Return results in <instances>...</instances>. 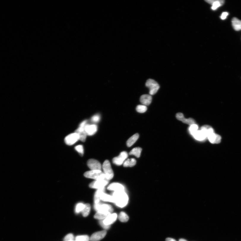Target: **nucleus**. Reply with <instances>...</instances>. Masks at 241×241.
<instances>
[{
    "instance_id": "obj_22",
    "label": "nucleus",
    "mask_w": 241,
    "mask_h": 241,
    "mask_svg": "<svg viewBox=\"0 0 241 241\" xmlns=\"http://www.w3.org/2000/svg\"><path fill=\"white\" fill-rule=\"evenodd\" d=\"M139 137V135L138 133H136L130 138L127 142V145L128 147H130L132 146L137 140Z\"/></svg>"
},
{
    "instance_id": "obj_34",
    "label": "nucleus",
    "mask_w": 241,
    "mask_h": 241,
    "mask_svg": "<svg viewBox=\"0 0 241 241\" xmlns=\"http://www.w3.org/2000/svg\"><path fill=\"white\" fill-rule=\"evenodd\" d=\"M101 119L100 115H94L91 118V121L93 123H98L99 121Z\"/></svg>"
},
{
    "instance_id": "obj_24",
    "label": "nucleus",
    "mask_w": 241,
    "mask_h": 241,
    "mask_svg": "<svg viewBox=\"0 0 241 241\" xmlns=\"http://www.w3.org/2000/svg\"><path fill=\"white\" fill-rule=\"evenodd\" d=\"M104 188L102 189H98L96 191L94 196V202L95 204H97L100 203V196L101 194L104 192Z\"/></svg>"
},
{
    "instance_id": "obj_23",
    "label": "nucleus",
    "mask_w": 241,
    "mask_h": 241,
    "mask_svg": "<svg viewBox=\"0 0 241 241\" xmlns=\"http://www.w3.org/2000/svg\"><path fill=\"white\" fill-rule=\"evenodd\" d=\"M100 200L105 202L114 203V199L112 196H111L105 193H102L100 196Z\"/></svg>"
},
{
    "instance_id": "obj_33",
    "label": "nucleus",
    "mask_w": 241,
    "mask_h": 241,
    "mask_svg": "<svg viewBox=\"0 0 241 241\" xmlns=\"http://www.w3.org/2000/svg\"><path fill=\"white\" fill-rule=\"evenodd\" d=\"M75 149L81 156H83L84 153V149L82 145H80L75 147Z\"/></svg>"
},
{
    "instance_id": "obj_1",
    "label": "nucleus",
    "mask_w": 241,
    "mask_h": 241,
    "mask_svg": "<svg viewBox=\"0 0 241 241\" xmlns=\"http://www.w3.org/2000/svg\"><path fill=\"white\" fill-rule=\"evenodd\" d=\"M114 203L120 207L122 208L127 205L129 198L124 191L114 192L112 194Z\"/></svg>"
},
{
    "instance_id": "obj_20",
    "label": "nucleus",
    "mask_w": 241,
    "mask_h": 241,
    "mask_svg": "<svg viewBox=\"0 0 241 241\" xmlns=\"http://www.w3.org/2000/svg\"><path fill=\"white\" fill-rule=\"evenodd\" d=\"M232 24L233 28L236 31L241 30V20L237 18H234L232 20Z\"/></svg>"
},
{
    "instance_id": "obj_9",
    "label": "nucleus",
    "mask_w": 241,
    "mask_h": 241,
    "mask_svg": "<svg viewBox=\"0 0 241 241\" xmlns=\"http://www.w3.org/2000/svg\"><path fill=\"white\" fill-rule=\"evenodd\" d=\"M87 165L91 170H101L102 165L101 163L96 159H89L88 161Z\"/></svg>"
},
{
    "instance_id": "obj_26",
    "label": "nucleus",
    "mask_w": 241,
    "mask_h": 241,
    "mask_svg": "<svg viewBox=\"0 0 241 241\" xmlns=\"http://www.w3.org/2000/svg\"><path fill=\"white\" fill-rule=\"evenodd\" d=\"M142 150V148H135L133 149L130 151L129 154L130 155L134 156L137 158H139L140 156Z\"/></svg>"
},
{
    "instance_id": "obj_39",
    "label": "nucleus",
    "mask_w": 241,
    "mask_h": 241,
    "mask_svg": "<svg viewBox=\"0 0 241 241\" xmlns=\"http://www.w3.org/2000/svg\"><path fill=\"white\" fill-rule=\"evenodd\" d=\"M179 241H187L184 239H180L179 240Z\"/></svg>"
},
{
    "instance_id": "obj_2",
    "label": "nucleus",
    "mask_w": 241,
    "mask_h": 241,
    "mask_svg": "<svg viewBox=\"0 0 241 241\" xmlns=\"http://www.w3.org/2000/svg\"><path fill=\"white\" fill-rule=\"evenodd\" d=\"M84 176L86 177L95 180L106 179L104 172H102L101 170H91L85 172Z\"/></svg>"
},
{
    "instance_id": "obj_13",
    "label": "nucleus",
    "mask_w": 241,
    "mask_h": 241,
    "mask_svg": "<svg viewBox=\"0 0 241 241\" xmlns=\"http://www.w3.org/2000/svg\"><path fill=\"white\" fill-rule=\"evenodd\" d=\"M109 190L113 191L114 192L124 191L125 188L123 185L118 183H113L110 184L107 188Z\"/></svg>"
},
{
    "instance_id": "obj_31",
    "label": "nucleus",
    "mask_w": 241,
    "mask_h": 241,
    "mask_svg": "<svg viewBox=\"0 0 241 241\" xmlns=\"http://www.w3.org/2000/svg\"><path fill=\"white\" fill-rule=\"evenodd\" d=\"M198 125L196 124L190 125L189 128V131L191 134L192 135L196 131L198 130Z\"/></svg>"
},
{
    "instance_id": "obj_37",
    "label": "nucleus",
    "mask_w": 241,
    "mask_h": 241,
    "mask_svg": "<svg viewBox=\"0 0 241 241\" xmlns=\"http://www.w3.org/2000/svg\"><path fill=\"white\" fill-rule=\"evenodd\" d=\"M229 15V13L227 12H224L223 13L221 17V19L223 20L226 19L227 15Z\"/></svg>"
},
{
    "instance_id": "obj_12",
    "label": "nucleus",
    "mask_w": 241,
    "mask_h": 241,
    "mask_svg": "<svg viewBox=\"0 0 241 241\" xmlns=\"http://www.w3.org/2000/svg\"><path fill=\"white\" fill-rule=\"evenodd\" d=\"M97 129V126L95 124H87L85 127V131L86 134L89 136H92L95 134Z\"/></svg>"
},
{
    "instance_id": "obj_10",
    "label": "nucleus",
    "mask_w": 241,
    "mask_h": 241,
    "mask_svg": "<svg viewBox=\"0 0 241 241\" xmlns=\"http://www.w3.org/2000/svg\"><path fill=\"white\" fill-rule=\"evenodd\" d=\"M177 119L182 121L185 124H187L189 125H191L196 124V122L194 120L189 118L188 119H186L184 117V115L181 112H178L176 115Z\"/></svg>"
},
{
    "instance_id": "obj_3",
    "label": "nucleus",
    "mask_w": 241,
    "mask_h": 241,
    "mask_svg": "<svg viewBox=\"0 0 241 241\" xmlns=\"http://www.w3.org/2000/svg\"><path fill=\"white\" fill-rule=\"evenodd\" d=\"M102 168L106 179L108 180H111L114 177V174L109 161L106 160L104 162Z\"/></svg>"
},
{
    "instance_id": "obj_40",
    "label": "nucleus",
    "mask_w": 241,
    "mask_h": 241,
    "mask_svg": "<svg viewBox=\"0 0 241 241\" xmlns=\"http://www.w3.org/2000/svg\"><path fill=\"white\" fill-rule=\"evenodd\" d=\"M74 241L72 240V241Z\"/></svg>"
},
{
    "instance_id": "obj_6",
    "label": "nucleus",
    "mask_w": 241,
    "mask_h": 241,
    "mask_svg": "<svg viewBox=\"0 0 241 241\" xmlns=\"http://www.w3.org/2000/svg\"><path fill=\"white\" fill-rule=\"evenodd\" d=\"M80 140V136L76 132L71 134L65 138V142L67 145H72Z\"/></svg>"
},
{
    "instance_id": "obj_27",
    "label": "nucleus",
    "mask_w": 241,
    "mask_h": 241,
    "mask_svg": "<svg viewBox=\"0 0 241 241\" xmlns=\"http://www.w3.org/2000/svg\"><path fill=\"white\" fill-rule=\"evenodd\" d=\"M118 218L120 221L123 222H125L128 221L129 220V217L127 214L124 212H121L119 215Z\"/></svg>"
},
{
    "instance_id": "obj_35",
    "label": "nucleus",
    "mask_w": 241,
    "mask_h": 241,
    "mask_svg": "<svg viewBox=\"0 0 241 241\" xmlns=\"http://www.w3.org/2000/svg\"><path fill=\"white\" fill-rule=\"evenodd\" d=\"M74 239V236L72 234H69L65 237L64 239V241H71L73 240Z\"/></svg>"
},
{
    "instance_id": "obj_17",
    "label": "nucleus",
    "mask_w": 241,
    "mask_h": 241,
    "mask_svg": "<svg viewBox=\"0 0 241 241\" xmlns=\"http://www.w3.org/2000/svg\"><path fill=\"white\" fill-rule=\"evenodd\" d=\"M210 142L213 144H218L221 142V137L215 133L212 134L207 137Z\"/></svg>"
},
{
    "instance_id": "obj_18",
    "label": "nucleus",
    "mask_w": 241,
    "mask_h": 241,
    "mask_svg": "<svg viewBox=\"0 0 241 241\" xmlns=\"http://www.w3.org/2000/svg\"><path fill=\"white\" fill-rule=\"evenodd\" d=\"M192 136L196 140L200 141H204L207 138L205 134L201 130L196 131Z\"/></svg>"
},
{
    "instance_id": "obj_8",
    "label": "nucleus",
    "mask_w": 241,
    "mask_h": 241,
    "mask_svg": "<svg viewBox=\"0 0 241 241\" xmlns=\"http://www.w3.org/2000/svg\"><path fill=\"white\" fill-rule=\"evenodd\" d=\"M94 208L97 211L106 212L111 213L113 211V208L110 205L107 204H102L100 203L97 204H95Z\"/></svg>"
},
{
    "instance_id": "obj_32",
    "label": "nucleus",
    "mask_w": 241,
    "mask_h": 241,
    "mask_svg": "<svg viewBox=\"0 0 241 241\" xmlns=\"http://www.w3.org/2000/svg\"><path fill=\"white\" fill-rule=\"evenodd\" d=\"M90 238L87 235H81L77 236L75 238V241H89Z\"/></svg>"
},
{
    "instance_id": "obj_21",
    "label": "nucleus",
    "mask_w": 241,
    "mask_h": 241,
    "mask_svg": "<svg viewBox=\"0 0 241 241\" xmlns=\"http://www.w3.org/2000/svg\"><path fill=\"white\" fill-rule=\"evenodd\" d=\"M110 214L109 212L99 211L97 212L94 217L96 219L103 220L106 218Z\"/></svg>"
},
{
    "instance_id": "obj_29",
    "label": "nucleus",
    "mask_w": 241,
    "mask_h": 241,
    "mask_svg": "<svg viewBox=\"0 0 241 241\" xmlns=\"http://www.w3.org/2000/svg\"><path fill=\"white\" fill-rule=\"evenodd\" d=\"M147 106L143 105H139L136 108L137 111L141 113H144L146 112L147 110Z\"/></svg>"
},
{
    "instance_id": "obj_5",
    "label": "nucleus",
    "mask_w": 241,
    "mask_h": 241,
    "mask_svg": "<svg viewBox=\"0 0 241 241\" xmlns=\"http://www.w3.org/2000/svg\"><path fill=\"white\" fill-rule=\"evenodd\" d=\"M108 180L106 179H102L96 180L91 183L89 185L90 188L100 189L104 188L108 184Z\"/></svg>"
},
{
    "instance_id": "obj_11",
    "label": "nucleus",
    "mask_w": 241,
    "mask_h": 241,
    "mask_svg": "<svg viewBox=\"0 0 241 241\" xmlns=\"http://www.w3.org/2000/svg\"><path fill=\"white\" fill-rule=\"evenodd\" d=\"M106 234V230L95 232L91 235L90 240L91 241H99L103 239Z\"/></svg>"
},
{
    "instance_id": "obj_14",
    "label": "nucleus",
    "mask_w": 241,
    "mask_h": 241,
    "mask_svg": "<svg viewBox=\"0 0 241 241\" xmlns=\"http://www.w3.org/2000/svg\"><path fill=\"white\" fill-rule=\"evenodd\" d=\"M205 1L208 4L213 5L211 8L213 10H215L218 7L223 6L225 2L224 0H208Z\"/></svg>"
},
{
    "instance_id": "obj_38",
    "label": "nucleus",
    "mask_w": 241,
    "mask_h": 241,
    "mask_svg": "<svg viewBox=\"0 0 241 241\" xmlns=\"http://www.w3.org/2000/svg\"><path fill=\"white\" fill-rule=\"evenodd\" d=\"M166 241H176L175 240L173 239L172 238H167L166 240Z\"/></svg>"
},
{
    "instance_id": "obj_16",
    "label": "nucleus",
    "mask_w": 241,
    "mask_h": 241,
    "mask_svg": "<svg viewBox=\"0 0 241 241\" xmlns=\"http://www.w3.org/2000/svg\"><path fill=\"white\" fill-rule=\"evenodd\" d=\"M117 217V215L116 213L111 214L106 218L103 220V223L106 225H110L116 221Z\"/></svg>"
},
{
    "instance_id": "obj_7",
    "label": "nucleus",
    "mask_w": 241,
    "mask_h": 241,
    "mask_svg": "<svg viewBox=\"0 0 241 241\" xmlns=\"http://www.w3.org/2000/svg\"><path fill=\"white\" fill-rule=\"evenodd\" d=\"M128 157V154L126 152L123 151L118 156L115 157L112 159V162L114 164L120 166L124 163Z\"/></svg>"
},
{
    "instance_id": "obj_28",
    "label": "nucleus",
    "mask_w": 241,
    "mask_h": 241,
    "mask_svg": "<svg viewBox=\"0 0 241 241\" xmlns=\"http://www.w3.org/2000/svg\"><path fill=\"white\" fill-rule=\"evenodd\" d=\"M91 210V206L90 204H85L84 208L82 212L83 215L85 217L87 216L90 213Z\"/></svg>"
},
{
    "instance_id": "obj_4",
    "label": "nucleus",
    "mask_w": 241,
    "mask_h": 241,
    "mask_svg": "<svg viewBox=\"0 0 241 241\" xmlns=\"http://www.w3.org/2000/svg\"><path fill=\"white\" fill-rule=\"evenodd\" d=\"M145 85L149 89V93L150 95H155L158 92L160 88L158 83L153 79H149L147 80Z\"/></svg>"
},
{
    "instance_id": "obj_36",
    "label": "nucleus",
    "mask_w": 241,
    "mask_h": 241,
    "mask_svg": "<svg viewBox=\"0 0 241 241\" xmlns=\"http://www.w3.org/2000/svg\"><path fill=\"white\" fill-rule=\"evenodd\" d=\"M103 220H101L99 221V223H100L101 226L105 229H109L110 225H106L104 224L103 223Z\"/></svg>"
},
{
    "instance_id": "obj_25",
    "label": "nucleus",
    "mask_w": 241,
    "mask_h": 241,
    "mask_svg": "<svg viewBox=\"0 0 241 241\" xmlns=\"http://www.w3.org/2000/svg\"><path fill=\"white\" fill-rule=\"evenodd\" d=\"M136 164L137 161L134 158L128 159L124 161L123 166L125 167H131L135 166Z\"/></svg>"
},
{
    "instance_id": "obj_15",
    "label": "nucleus",
    "mask_w": 241,
    "mask_h": 241,
    "mask_svg": "<svg viewBox=\"0 0 241 241\" xmlns=\"http://www.w3.org/2000/svg\"><path fill=\"white\" fill-rule=\"evenodd\" d=\"M140 100L143 105L148 106L151 104L152 101V97L150 95L145 94L141 96Z\"/></svg>"
},
{
    "instance_id": "obj_30",
    "label": "nucleus",
    "mask_w": 241,
    "mask_h": 241,
    "mask_svg": "<svg viewBox=\"0 0 241 241\" xmlns=\"http://www.w3.org/2000/svg\"><path fill=\"white\" fill-rule=\"evenodd\" d=\"M85 204L83 203H79L77 204L75 207V212L77 213H79L80 212H82L84 208Z\"/></svg>"
},
{
    "instance_id": "obj_19",
    "label": "nucleus",
    "mask_w": 241,
    "mask_h": 241,
    "mask_svg": "<svg viewBox=\"0 0 241 241\" xmlns=\"http://www.w3.org/2000/svg\"><path fill=\"white\" fill-rule=\"evenodd\" d=\"M201 130L205 134L206 137L207 138L209 135L214 132V130L213 128L210 126L208 125H205L201 127Z\"/></svg>"
}]
</instances>
